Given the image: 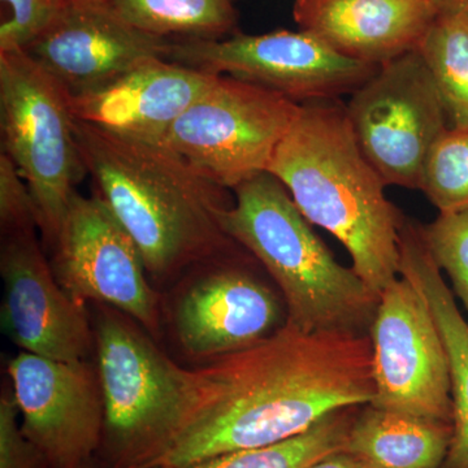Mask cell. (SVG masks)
Listing matches in <instances>:
<instances>
[{"label":"cell","mask_w":468,"mask_h":468,"mask_svg":"<svg viewBox=\"0 0 468 468\" xmlns=\"http://www.w3.org/2000/svg\"><path fill=\"white\" fill-rule=\"evenodd\" d=\"M374 397L369 335L306 332L286 322L194 369L183 427L151 468L285 441L335 410L369 405Z\"/></svg>","instance_id":"1"},{"label":"cell","mask_w":468,"mask_h":468,"mask_svg":"<svg viewBox=\"0 0 468 468\" xmlns=\"http://www.w3.org/2000/svg\"><path fill=\"white\" fill-rule=\"evenodd\" d=\"M267 172L284 185L311 224L343 243L369 288L381 294L399 279L403 217L360 150L345 104H301Z\"/></svg>","instance_id":"2"},{"label":"cell","mask_w":468,"mask_h":468,"mask_svg":"<svg viewBox=\"0 0 468 468\" xmlns=\"http://www.w3.org/2000/svg\"><path fill=\"white\" fill-rule=\"evenodd\" d=\"M75 129L95 196L133 239L147 272L168 275L232 239L223 227L233 205L227 189L174 151L77 119Z\"/></svg>","instance_id":"3"},{"label":"cell","mask_w":468,"mask_h":468,"mask_svg":"<svg viewBox=\"0 0 468 468\" xmlns=\"http://www.w3.org/2000/svg\"><path fill=\"white\" fill-rule=\"evenodd\" d=\"M223 227L255 255L284 295L286 322L306 332L369 335L380 294L335 260L275 176L234 189Z\"/></svg>","instance_id":"4"},{"label":"cell","mask_w":468,"mask_h":468,"mask_svg":"<svg viewBox=\"0 0 468 468\" xmlns=\"http://www.w3.org/2000/svg\"><path fill=\"white\" fill-rule=\"evenodd\" d=\"M104 405L101 449L109 468H151L183 427L193 371L163 356L149 338L113 314L95 325Z\"/></svg>","instance_id":"5"},{"label":"cell","mask_w":468,"mask_h":468,"mask_svg":"<svg viewBox=\"0 0 468 468\" xmlns=\"http://www.w3.org/2000/svg\"><path fill=\"white\" fill-rule=\"evenodd\" d=\"M0 117L5 154L29 186L38 227L52 242L86 172L70 95L26 51L0 52Z\"/></svg>","instance_id":"6"},{"label":"cell","mask_w":468,"mask_h":468,"mask_svg":"<svg viewBox=\"0 0 468 468\" xmlns=\"http://www.w3.org/2000/svg\"><path fill=\"white\" fill-rule=\"evenodd\" d=\"M301 104L263 86L218 75L160 144L224 189L267 172Z\"/></svg>","instance_id":"7"},{"label":"cell","mask_w":468,"mask_h":468,"mask_svg":"<svg viewBox=\"0 0 468 468\" xmlns=\"http://www.w3.org/2000/svg\"><path fill=\"white\" fill-rule=\"evenodd\" d=\"M169 60L214 75L237 77L298 104L353 95L378 72L374 64L338 54L306 30L172 41Z\"/></svg>","instance_id":"8"},{"label":"cell","mask_w":468,"mask_h":468,"mask_svg":"<svg viewBox=\"0 0 468 468\" xmlns=\"http://www.w3.org/2000/svg\"><path fill=\"white\" fill-rule=\"evenodd\" d=\"M345 106L360 150L387 186L419 190L428 154L449 129L419 51L378 67Z\"/></svg>","instance_id":"9"},{"label":"cell","mask_w":468,"mask_h":468,"mask_svg":"<svg viewBox=\"0 0 468 468\" xmlns=\"http://www.w3.org/2000/svg\"><path fill=\"white\" fill-rule=\"evenodd\" d=\"M369 338L375 408L452 424L451 365L430 309L399 276L380 294Z\"/></svg>","instance_id":"10"},{"label":"cell","mask_w":468,"mask_h":468,"mask_svg":"<svg viewBox=\"0 0 468 468\" xmlns=\"http://www.w3.org/2000/svg\"><path fill=\"white\" fill-rule=\"evenodd\" d=\"M51 243L55 277L73 300L103 302L156 328L158 302L143 255L97 196L73 194Z\"/></svg>","instance_id":"11"},{"label":"cell","mask_w":468,"mask_h":468,"mask_svg":"<svg viewBox=\"0 0 468 468\" xmlns=\"http://www.w3.org/2000/svg\"><path fill=\"white\" fill-rule=\"evenodd\" d=\"M21 430L51 468L90 466L100 452L104 405L100 378L85 362L21 353L8 366Z\"/></svg>","instance_id":"12"},{"label":"cell","mask_w":468,"mask_h":468,"mask_svg":"<svg viewBox=\"0 0 468 468\" xmlns=\"http://www.w3.org/2000/svg\"><path fill=\"white\" fill-rule=\"evenodd\" d=\"M171 46V39L129 24L107 2H66L24 51L75 97L146 61L168 58Z\"/></svg>","instance_id":"13"},{"label":"cell","mask_w":468,"mask_h":468,"mask_svg":"<svg viewBox=\"0 0 468 468\" xmlns=\"http://www.w3.org/2000/svg\"><path fill=\"white\" fill-rule=\"evenodd\" d=\"M0 271L5 282V334L34 356L85 362L95 334L84 304L73 300L58 284L33 232L8 234Z\"/></svg>","instance_id":"14"},{"label":"cell","mask_w":468,"mask_h":468,"mask_svg":"<svg viewBox=\"0 0 468 468\" xmlns=\"http://www.w3.org/2000/svg\"><path fill=\"white\" fill-rule=\"evenodd\" d=\"M217 77L169 58H154L109 84L70 97V109L80 122L159 144Z\"/></svg>","instance_id":"15"},{"label":"cell","mask_w":468,"mask_h":468,"mask_svg":"<svg viewBox=\"0 0 468 468\" xmlns=\"http://www.w3.org/2000/svg\"><path fill=\"white\" fill-rule=\"evenodd\" d=\"M292 15L338 54L380 67L417 51L437 12L431 0H295Z\"/></svg>","instance_id":"16"},{"label":"cell","mask_w":468,"mask_h":468,"mask_svg":"<svg viewBox=\"0 0 468 468\" xmlns=\"http://www.w3.org/2000/svg\"><path fill=\"white\" fill-rule=\"evenodd\" d=\"M275 295L239 271H220L192 286L178 304L176 326L192 356H218L243 349L279 329Z\"/></svg>","instance_id":"17"},{"label":"cell","mask_w":468,"mask_h":468,"mask_svg":"<svg viewBox=\"0 0 468 468\" xmlns=\"http://www.w3.org/2000/svg\"><path fill=\"white\" fill-rule=\"evenodd\" d=\"M399 276L409 280L426 302L451 365L452 437L441 468H468V324L428 252L418 224L406 218L399 229Z\"/></svg>","instance_id":"18"},{"label":"cell","mask_w":468,"mask_h":468,"mask_svg":"<svg viewBox=\"0 0 468 468\" xmlns=\"http://www.w3.org/2000/svg\"><path fill=\"white\" fill-rule=\"evenodd\" d=\"M452 437V423L365 405L343 451L365 468H441Z\"/></svg>","instance_id":"19"},{"label":"cell","mask_w":468,"mask_h":468,"mask_svg":"<svg viewBox=\"0 0 468 468\" xmlns=\"http://www.w3.org/2000/svg\"><path fill=\"white\" fill-rule=\"evenodd\" d=\"M360 408L335 410L285 441L226 452L183 466L158 468H309L326 455L343 451Z\"/></svg>","instance_id":"20"},{"label":"cell","mask_w":468,"mask_h":468,"mask_svg":"<svg viewBox=\"0 0 468 468\" xmlns=\"http://www.w3.org/2000/svg\"><path fill=\"white\" fill-rule=\"evenodd\" d=\"M117 15L154 36L218 39L233 33V0H109Z\"/></svg>","instance_id":"21"},{"label":"cell","mask_w":468,"mask_h":468,"mask_svg":"<svg viewBox=\"0 0 468 468\" xmlns=\"http://www.w3.org/2000/svg\"><path fill=\"white\" fill-rule=\"evenodd\" d=\"M418 51L435 82L449 128L468 129V17L437 15Z\"/></svg>","instance_id":"22"},{"label":"cell","mask_w":468,"mask_h":468,"mask_svg":"<svg viewBox=\"0 0 468 468\" xmlns=\"http://www.w3.org/2000/svg\"><path fill=\"white\" fill-rule=\"evenodd\" d=\"M421 190L440 212L468 208V129H451L433 144Z\"/></svg>","instance_id":"23"},{"label":"cell","mask_w":468,"mask_h":468,"mask_svg":"<svg viewBox=\"0 0 468 468\" xmlns=\"http://www.w3.org/2000/svg\"><path fill=\"white\" fill-rule=\"evenodd\" d=\"M419 232L436 266L451 279L452 294L468 310V208L440 212Z\"/></svg>","instance_id":"24"},{"label":"cell","mask_w":468,"mask_h":468,"mask_svg":"<svg viewBox=\"0 0 468 468\" xmlns=\"http://www.w3.org/2000/svg\"><path fill=\"white\" fill-rule=\"evenodd\" d=\"M0 52L26 50L38 38L55 17L63 0H0Z\"/></svg>","instance_id":"25"},{"label":"cell","mask_w":468,"mask_h":468,"mask_svg":"<svg viewBox=\"0 0 468 468\" xmlns=\"http://www.w3.org/2000/svg\"><path fill=\"white\" fill-rule=\"evenodd\" d=\"M0 221L7 234L33 232L38 209L23 176L8 155L0 156Z\"/></svg>","instance_id":"26"},{"label":"cell","mask_w":468,"mask_h":468,"mask_svg":"<svg viewBox=\"0 0 468 468\" xmlns=\"http://www.w3.org/2000/svg\"><path fill=\"white\" fill-rule=\"evenodd\" d=\"M14 394L0 399V468H51L48 458L30 442L18 423Z\"/></svg>","instance_id":"27"},{"label":"cell","mask_w":468,"mask_h":468,"mask_svg":"<svg viewBox=\"0 0 468 468\" xmlns=\"http://www.w3.org/2000/svg\"><path fill=\"white\" fill-rule=\"evenodd\" d=\"M309 468H365L359 461L346 452L340 451L326 455L322 460L311 464Z\"/></svg>","instance_id":"28"},{"label":"cell","mask_w":468,"mask_h":468,"mask_svg":"<svg viewBox=\"0 0 468 468\" xmlns=\"http://www.w3.org/2000/svg\"><path fill=\"white\" fill-rule=\"evenodd\" d=\"M437 15H462L468 17V0H431Z\"/></svg>","instance_id":"29"},{"label":"cell","mask_w":468,"mask_h":468,"mask_svg":"<svg viewBox=\"0 0 468 468\" xmlns=\"http://www.w3.org/2000/svg\"><path fill=\"white\" fill-rule=\"evenodd\" d=\"M63 2L98 3V2H109V0H63Z\"/></svg>","instance_id":"30"},{"label":"cell","mask_w":468,"mask_h":468,"mask_svg":"<svg viewBox=\"0 0 468 468\" xmlns=\"http://www.w3.org/2000/svg\"><path fill=\"white\" fill-rule=\"evenodd\" d=\"M85 468H90V466L85 467Z\"/></svg>","instance_id":"31"},{"label":"cell","mask_w":468,"mask_h":468,"mask_svg":"<svg viewBox=\"0 0 468 468\" xmlns=\"http://www.w3.org/2000/svg\"><path fill=\"white\" fill-rule=\"evenodd\" d=\"M467 324H468V323H467Z\"/></svg>","instance_id":"32"}]
</instances>
